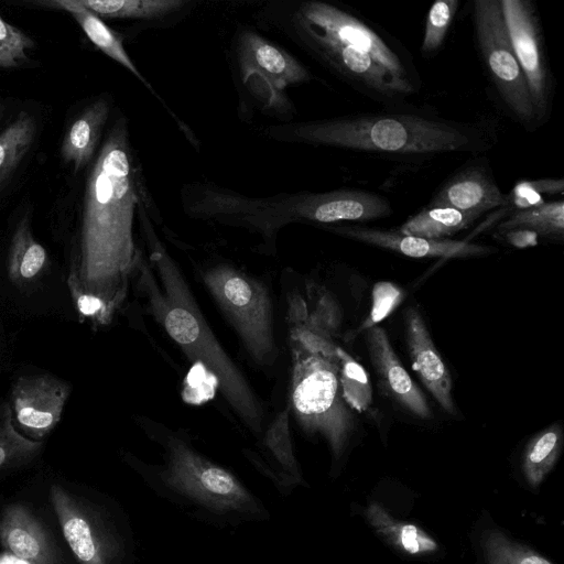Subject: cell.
<instances>
[{
    "label": "cell",
    "mask_w": 564,
    "mask_h": 564,
    "mask_svg": "<svg viewBox=\"0 0 564 564\" xmlns=\"http://www.w3.org/2000/svg\"><path fill=\"white\" fill-rule=\"evenodd\" d=\"M139 192L128 130L118 120L109 130L86 178L78 251L68 276L115 310L127 278L139 262L133 223Z\"/></svg>",
    "instance_id": "cell-1"
},
{
    "label": "cell",
    "mask_w": 564,
    "mask_h": 564,
    "mask_svg": "<svg viewBox=\"0 0 564 564\" xmlns=\"http://www.w3.org/2000/svg\"><path fill=\"white\" fill-rule=\"evenodd\" d=\"M150 237V262H141V283L166 334L194 362L213 376L228 406L254 434L263 431L262 402L209 328L182 272L160 241Z\"/></svg>",
    "instance_id": "cell-2"
},
{
    "label": "cell",
    "mask_w": 564,
    "mask_h": 564,
    "mask_svg": "<svg viewBox=\"0 0 564 564\" xmlns=\"http://www.w3.org/2000/svg\"><path fill=\"white\" fill-rule=\"evenodd\" d=\"M276 137L316 145L405 156L451 152H484L494 147L488 130L476 123L457 122L409 113H360L300 122Z\"/></svg>",
    "instance_id": "cell-3"
},
{
    "label": "cell",
    "mask_w": 564,
    "mask_h": 564,
    "mask_svg": "<svg viewBox=\"0 0 564 564\" xmlns=\"http://www.w3.org/2000/svg\"><path fill=\"white\" fill-rule=\"evenodd\" d=\"M294 359L291 404L295 416L305 431L321 434L334 457H339L355 430V420L343 397L338 358L302 346Z\"/></svg>",
    "instance_id": "cell-4"
},
{
    "label": "cell",
    "mask_w": 564,
    "mask_h": 564,
    "mask_svg": "<svg viewBox=\"0 0 564 564\" xmlns=\"http://www.w3.org/2000/svg\"><path fill=\"white\" fill-rule=\"evenodd\" d=\"M202 280L250 358L261 367H272L278 357V345L267 286L228 264L205 269Z\"/></svg>",
    "instance_id": "cell-5"
},
{
    "label": "cell",
    "mask_w": 564,
    "mask_h": 564,
    "mask_svg": "<svg viewBox=\"0 0 564 564\" xmlns=\"http://www.w3.org/2000/svg\"><path fill=\"white\" fill-rule=\"evenodd\" d=\"M473 25L484 67L508 111L528 131L539 126L529 88L517 61L500 0H475Z\"/></svg>",
    "instance_id": "cell-6"
},
{
    "label": "cell",
    "mask_w": 564,
    "mask_h": 564,
    "mask_svg": "<svg viewBox=\"0 0 564 564\" xmlns=\"http://www.w3.org/2000/svg\"><path fill=\"white\" fill-rule=\"evenodd\" d=\"M164 480L174 489L217 511H250L256 501L228 470L208 460L181 436L164 433Z\"/></svg>",
    "instance_id": "cell-7"
},
{
    "label": "cell",
    "mask_w": 564,
    "mask_h": 564,
    "mask_svg": "<svg viewBox=\"0 0 564 564\" xmlns=\"http://www.w3.org/2000/svg\"><path fill=\"white\" fill-rule=\"evenodd\" d=\"M300 13L301 21L323 35L369 55L398 78L420 86L419 74L405 48L361 19L322 1L305 2Z\"/></svg>",
    "instance_id": "cell-8"
},
{
    "label": "cell",
    "mask_w": 564,
    "mask_h": 564,
    "mask_svg": "<svg viewBox=\"0 0 564 564\" xmlns=\"http://www.w3.org/2000/svg\"><path fill=\"white\" fill-rule=\"evenodd\" d=\"M512 50L525 78L529 93L542 123L550 115L553 80L541 26L529 0H500Z\"/></svg>",
    "instance_id": "cell-9"
},
{
    "label": "cell",
    "mask_w": 564,
    "mask_h": 564,
    "mask_svg": "<svg viewBox=\"0 0 564 564\" xmlns=\"http://www.w3.org/2000/svg\"><path fill=\"white\" fill-rule=\"evenodd\" d=\"M392 214L389 199L364 189H337L274 197L275 220H305L317 224L371 221Z\"/></svg>",
    "instance_id": "cell-10"
},
{
    "label": "cell",
    "mask_w": 564,
    "mask_h": 564,
    "mask_svg": "<svg viewBox=\"0 0 564 564\" xmlns=\"http://www.w3.org/2000/svg\"><path fill=\"white\" fill-rule=\"evenodd\" d=\"M304 33L319 56L355 89L386 105H395L417 91L381 67L369 55L323 35L301 21Z\"/></svg>",
    "instance_id": "cell-11"
},
{
    "label": "cell",
    "mask_w": 564,
    "mask_h": 564,
    "mask_svg": "<svg viewBox=\"0 0 564 564\" xmlns=\"http://www.w3.org/2000/svg\"><path fill=\"white\" fill-rule=\"evenodd\" d=\"M50 499L64 538L80 564H115L119 543L97 510L54 484Z\"/></svg>",
    "instance_id": "cell-12"
},
{
    "label": "cell",
    "mask_w": 564,
    "mask_h": 564,
    "mask_svg": "<svg viewBox=\"0 0 564 564\" xmlns=\"http://www.w3.org/2000/svg\"><path fill=\"white\" fill-rule=\"evenodd\" d=\"M72 386L51 375L22 376L12 384L13 420L34 441H41L62 419Z\"/></svg>",
    "instance_id": "cell-13"
},
{
    "label": "cell",
    "mask_w": 564,
    "mask_h": 564,
    "mask_svg": "<svg viewBox=\"0 0 564 564\" xmlns=\"http://www.w3.org/2000/svg\"><path fill=\"white\" fill-rule=\"evenodd\" d=\"M330 231L383 249L392 250L411 258H469L496 252L490 246L471 243L465 240H434L402 235L397 230H383L360 226L328 227Z\"/></svg>",
    "instance_id": "cell-14"
},
{
    "label": "cell",
    "mask_w": 564,
    "mask_h": 564,
    "mask_svg": "<svg viewBox=\"0 0 564 564\" xmlns=\"http://www.w3.org/2000/svg\"><path fill=\"white\" fill-rule=\"evenodd\" d=\"M404 330L413 369L442 409L451 415H457L451 373L414 306H410L404 314Z\"/></svg>",
    "instance_id": "cell-15"
},
{
    "label": "cell",
    "mask_w": 564,
    "mask_h": 564,
    "mask_svg": "<svg viewBox=\"0 0 564 564\" xmlns=\"http://www.w3.org/2000/svg\"><path fill=\"white\" fill-rule=\"evenodd\" d=\"M365 333L371 362L388 395L412 415L431 420L433 412L425 395L400 362L383 328L373 326Z\"/></svg>",
    "instance_id": "cell-16"
},
{
    "label": "cell",
    "mask_w": 564,
    "mask_h": 564,
    "mask_svg": "<svg viewBox=\"0 0 564 564\" xmlns=\"http://www.w3.org/2000/svg\"><path fill=\"white\" fill-rule=\"evenodd\" d=\"M0 542L29 564H61L57 547L43 522L24 505L11 503L0 514Z\"/></svg>",
    "instance_id": "cell-17"
},
{
    "label": "cell",
    "mask_w": 564,
    "mask_h": 564,
    "mask_svg": "<svg viewBox=\"0 0 564 564\" xmlns=\"http://www.w3.org/2000/svg\"><path fill=\"white\" fill-rule=\"evenodd\" d=\"M503 194L485 163H475L453 175L429 203L427 207H448L485 214L507 207Z\"/></svg>",
    "instance_id": "cell-18"
},
{
    "label": "cell",
    "mask_w": 564,
    "mask_h": 564,
    "mask_svg": "<svg viewBox=\"0 0 564 564\" xmlns=\"http://www.w3.org/2000/svg\"><path fill=\"white\" fill-rule=\"evenodd\" d=\"M239 63L241 70L260 74L275 90L307 82L311 77L292 55L253 32L241 36Z\"/></svg>",
    "instance_id": "cell-19"
},
{
    "label": "cell",
    "mask_w": 564,
    "mask_h": 564,
    "mask_svg": "<svg viewBox=\"0 0 564 564\" xmlns=\"http://www.w3.org/2000/svg\"><path fill=\"white\" fill-rule=\"evenodd\" d=\"M105 98L86 107L68 127L61 145V156L72 164L75 172L84 169L93 159L101 130L109 116Z\"/></svg>",
    "instance_id": "cell-20"
},
{
    "label": "cell",
    "mask_w": 564,
    "mask_h": 564,
    "mask_svg": "<svg viewBox=\"0 0 564 564\" xmlns=\"http://www.w3.org/2000/svg\"><path fill=\"white\" fill-rule=\"evenodd\" d=\"M42 4L68 12L96 47L151 88L130 58L121 36L110 29L100 17L85 8L79 0H51L42 2Z\"/></svg>",
    "instance_id": "cell-21"
},
{
    "label": "cell",
    "mask_w": 564,
    "mask_h": 564,
    "mask_svg": "<svg viewBox=\"0 0 564 564\" xmlns=\"http://www.w3.org/2000/svg\"><path fill=\"white\" fill-rule=\"evenodd\" d=\"M364 514L380 536L403 553L423 555L438 550L436 541L424 530L395 519L377 502H370L364 510Z\"/></svg>",
    "instance_id": "cell-22"
},
{
    "label": "cell",
    "mask_w": 564,
    "mask_h": 564,
    "mask_svg": "<svg viewBox=\"0 0 564 564\" xmlns=\"http://www.w3.org/2000/svg\"><path fill=\"white\" fill-rule=\"evenodd\" d=\"M48 258L45 248L31 231L28 217H23L12 235L8 260V276L15 285H25L35 280L45 269Z\"/></svg>",
    "instance_id": "cell-23"
},
{
    "label": "cell",
    "mask_w": 564,
    "mask_h": 564,
    "mask_svg": "<svg viewBox=\"0 0 564 564\" xmlns=\"http://www.w3.org/2000/svg\"><path fill=\"white\" fill-rule=\"evenodd\" d=\"M481 215L484 214L478 212H463L448 207H426L403 223L397 231L442 240L468 228Z\"/></svg>",
    "instance_id": "cell-24"
},
{
    "label": "cell",
    "mask_w": 564,
    "mask_h": 564,
    "mask_svg": "<svg viewBox=\"0 0 564 564\" xmlns=\"http://www.w3.org/2000/svg\"><path fill=\"white\" fill-rule=\"evenodd\" d=\"M563 444V431L553 424L536 434L527 445L522 470L528 484L538 487L554 467Z\"/></svg>",
    "instance_id": "cell-25"
},
{
    "label": "cell",
    "mask_w": 564,
    "mask_h": 564,
    "mask_svg": "<svg viewBox=\"0 0 564 564\" xmlns=\"http://www.w3.org/2000/svg\"><path fill=\"white\" fill-rule=\"evenodd\" d=\"M528 229L539 237L562 239L564 236V202L563 199L545 202L527 209L514 210L498 226V231Z\"/></svg>",
    "instance_id": "cell-26"
},
{
    "label": "cell",
    "mask_w": 564,
    "mask_h": 564,
    "mask_svg": "<svg viewBox=\"0 0 564 564\" xmlns=\"http://www.w3.org/2000/svg\"><path fill=\"white\" fill-rule=\"evenodd\" d=\"M36 134L34 117L21 111L18 117L0 132V184L19 166L30 151Z\"/></svg>",
    "instance_id": "cell-27"
},
{
    "label": "cell",
    "mask_w": 564,
    "mask_h": 564,
    "mask_svg": "<svg viewBox=\"0 0 564 564\" xmlns=\"http://www.w3.org/2000/svg\"><path fill=\"white\" fill-rule=\"evenodd\" d=\"M101 19H156L180 10L182 0H79Z\"/></svg>",
    "instance_id": "cell-28"
},
{
    "label": "cell",
    "mask_w": 564,
    "mask_h": 564,
    "mask_svg": "<svg viewBox=\"0 0 564 564\" xmlns=\"http://www.w3.org/2000/svg\"><path fill=\"white\" fill-rule=\"evenodd\" d=\"M42 446V441L18 432L10 404L3 402L0 406V473L28 464L39 455Z\"/></svg>",
    "instance_id": "cell-29"
},
{
    "label": "cell",
    "mask_w": 564,
    "mask_h": 564,
    "mask_svg": "<svg viewBox=\"0 0 564 564\" xmlns=\"http://www.w3.org/2000/svg\"><path fill=\"white\" fill-rule=\"evenodd\" d=\"M480 545L487 564H553L499 529L486 530L481 535Z\"/></svg>",
    "instance_id": "cell-30"
},
{
    "label": "cell",
    "mask_w": 564,
    "mask_h": 564,
    "mask_svg": "<svg viewBox=\"0 0 564 564\" xmlns=\"http://www.w3.org/2000/svg\"><path fill=\"white\" fill-rule=\"evenodd\" d=\"M337 358L344 400L357 412L368 411L372 403V389L365 368L340 347H337Z\"/></svg>",
    "instance_id": "cell-31"
},
{
    "label": "cell",
    "mask_w": 564,
    "mask_h": 564,
    "mask_svg": "<svg viewBox=\"0 0 564 564\" xmlns=\"http://www.w3.org/2000/svg\"><path fill=\"white\" fill-rule=\"evenodd\" d=\"M459 6V0H437L427 13L421 53L432 56L442 46Z\"/></svg>",
    "instance_id": "cell-32"
},
{
    "label": "cell",
    "mask_w": 564,
    "mask_h": 564,
    "mask_svg": "<svg viewBox=\"0 0 564 564\" xmlns=\"http://www.w3.org/2000/svg\"><path fill=\"white\" fill-rule=\"evenodd\" d=\"M290 406L281 411L270 423L264 434V444L279 464L294 478H300V471L293 454L289 429Z\"/></svg>",
    "instance_id": "cell-33"
},
{
    "label": "cell",
    "mask_w": 564,
    "mask_h": 564,
    "mask_svg": "<svg viewBox=\"0 0 564 564\" xmlns=\"http://www.w3.org/2000/svg\"><path fill=\"white\" fill-rule=\"evenodd\" d=\"M564 181L562 178H541L534 181H520L512 191L507 194V207L516 210L540 206L545 203L543 195H562Z\"/></svg>",
    "instance_id": "cell-34"
},
{
    "label": "cell",
    "mask_w": 564,
    "mask_h": 564,
    "mask_svg": "<svg viewBox=\"0 0 564 564\" xmlns=\"http://www.w3.org/2000/svg\"><path fill=\"white\" fill-rule=\"evenodd\" d=\"M34 41L0 14V67L15 68L29 61L28 51Z\"/></svg>",
    "instance_id": "cell-35"
},
{
    "label": "cell",
    "mask_w": 564,
    "mask_h": 564,
    "mask_svg": "<svg viewBox=\"0 0 564 564\" xmlns=\"http://www.w3.org/2000/svg\"><path fill=\"white\" fill-rule=\"evenodd\" d=\"M403 297L402 290L387 281L378 282L372 290V306L369 316L357 329V334L377 326L382 319L389 316L399 305Z\"/></svg>",
    "instance_id": "cell-36"
},
{
    "label": "cell",
    "mask_w": 564,
    "mask_h": 564,
    "mask_svg": "<svg viewBox=\"0 0 564 564\" xmlns=\"http://www.w3.org/2000/svg\"><path fill=\"white\" fill-rule=\"evenodd\" d=\"M507 242L517 248L533 247L538 243L539 235L528 229H511L500 232Z\"/></svg>",
    "instance_id": "cell-37"
},
{
    "label": "cell",
    "mask_w": 564,
    "mask_h": 564,
    "mask_svg": "<svg viewBox=\"0 0 564 564\" xmlns=\"http://www.w3.org/2000/svg\"><path fill=\"white\" fill-rule=\"evenodd\" d=\"M0 564H29L28 562L17 557L15 555L6 552L0 554Z\"/></svg>",
    "instance_id": "cell-38"
},
{
    "label": "cell",
    "mask_w": 564,
    "mask_h": 564,
    "mask_svg": "<svg viewBox=\"0 0 564 564\" xmlns=\"http://www.w3.org/2000/svg\"><path fill=\"white\" fill-rule=\"evenodd\" d=\"M3 112H4V108H3V106H1V105H0V119H1V118H2V116H3Z\"/></svg>",
    "instance_id": "cell-39"
}]
</instances>
